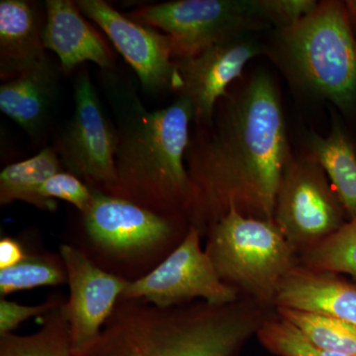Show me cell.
<instances>
[{
    "mask_svg": "<svg viewBox=\"0 0 356 356\" xmlns=\"http://www.w3.org/2000/svg\"><path fill=\"white\" fill-rule=\"evenodd\" d=\"M196 128L185 154L191 226L205 238L231 206L243 216L273 221L281 177L292 156L273 79L257 72L229 88L212 121Z\"/></svg>",
    "mask_w": 356,
    "mask_h": 356,
    "instance_id": "cell-1",
    "label": "cell"
},
{
    "mask_svg": "<svg viewBox=\"0 0 356 356\" xmlns=\"http://www.w3.org/2000/svg\"><path fill=\"white\" fill-rule=\"evenodd\" d=\"M275 311L245 298L170 308L120 299L99 336L77 356H242Z\"/></svg>",
    "mask_w": 356,
    "mask_h": 356,
    "instance_id": "cell-2",
    "label": "cell"
},
{
    "mask_svg": "<svg viewBox=\"0 0 356 356\" xmlns=\"http://www.w3.org/2000/svg\"><path fill=\"white\" fill-rule=\"evenodd\" d=\"M123 93L116 96L115 196L159 214L188 219L191 182L185 154L193 122L191 102L178 96L165 108L147 111L134 90Z\"/></svg>",
    "mask_w": 356,
    "mask_h": 356,
    "instance_id": "cell-3",
    "label": "cell"
},
{
    "mask_svg": "<svg viewBox=\"0 0 356 356\" xmlns=\"http://www.w3.org/2000/svg\"><path fill=\"white\" fill-rule=\"evenodd\" d=\"M95 199L79 219L69 245L103 270L126 281L156 268L188 234L191 224L180 215L159 214L125 199L95 191Z\"/></svg>",
    "mask_w": 356,
    "mask_h": 356,
    "instance_id": "cell-4",
    "label": "cell"
},
{
    "mask_svg": "<svg viewBox=\"0 0 356 356\" xmlns=\"http://www.w3.org/2000/svg\"><path fill=\"white\" fill-rule=\"evenodd\" d=\"M205 238L204 248L222 282L242 298L275 309L281 284L299 266L275 222L243 216L231 206Z\"/></svg>",
    "mask_w": 356,
    "mask_h": 356,
    "instance_id": "cell-5",
    "label": "cell"
},
{
    "mask_svg": "<svg viewBox=\"0 0 356 356\" xmlns=\"http://www.w3.org/2000/svg\"><path fill=\"white\" fill-rule=\"evenodd\" d=\"M293 74L343 111L356 102V39L346 3L327 0L291 27L280 30Z\"/></svg>",
    "mask_w": 356,
    "mask_h": 356,
    "instance_id": "cell-6",
    "label": "cell"
},
{
    "mask_svg": "<svg viewBox=\"0 0 356 356\" xmlns=\"http://www.w3.org/2000/svg\"><path fill=\"white\" fill-rule=\"evenodd\" d=\"M126 15L165 32L172 42L173 58L193 57L266 23L254 0H177L142 6Z\"/></svg>",
    "mask_w": 356,
    "mask_h": 356,
    "instance_id": "cell-7",
    "label": "cell"
},
{
    "mask_svg": "<svg viewBox=\"0 0 356 356\" xmlns=\"http://www.w3.org/2000/svg\"><path fill=\"white\" fill-rule=\"evenodd\" d=\"M346 209L320 163L290 156L281 177L273 221L302 255L346 224Z\"/></svg>",
    "mask_w": 356,
    "mask_h": 356,
    "instance_id": "cell-8",
    "label": "cell"
},
{
    "mask_svg": "<svg viewBox=\"0 0 356 356\" xmlns=\"http://www.w3.org/2000/svg\"><path fill=\"white\" fill-rule=\"evenodd\" d=\"M74 111L54 147L65 172L81 178L91 189L115 196L117 187V129L104 113L88 70L74 83Z\"/></svg>",
    "mask_w": 356,
    "mask_h": 356,
    "instance_id": "cell-9",
    "label": "cell"
},
{
    "mask_svg": "<svg viewBox=\"0 0 356 356\" xmlns=\"http://www.w3.org/2000/svg\"><path fill=\"white\" fill-rule=\"evenodd\" d=\"M202 238L191 226L184 242L156 268L140 280L129 281L121 299L170 308L194 301L228 304L242 298L218 275L201 245Z\"/></svg>",
    "mask_w": 356,
    "mask_h": 356,
    "instance_id": "cell-10",
    "label": "cell"
},
{
    "mask_svg": "<svg viewBox=\"0 0 356 356\" xmlns=\"http://www.w3.org/2000/svg\"><path fill=\"white\" fill-rule=\"evenodd\" d=\"M81 13L102 30L135 70L147 92L175 90V65L170 37L140 24L103 0H76Z\"/></svg>",
    "mask_w": 356,
    "mask_h": 356,
    "instance_id": "cell-11",
    "label": "cell"
},
{
    "mask_svg": "<svg viewBox=\"0 0 356 356\" xmlns=\"http://www.w3.org/2000/svg\"><path fill=\"white\" fill-rule=\"evenodd\" d=\"M262 53L261 44L241 36L214 44L193 57L173 58L175 91L191 102L196 127L212 121L218 102L242 77L248 63Z\"/></svg>",
    "mask_w": 356,
    "mask_h": 356,
    "instance_id": "cell-12",
    "label": "cell"
},
{
    "mask_svg": "<svg viewBox=\"0 0 356 356\" xmlns=\"http://www.w3.org/2000/svg\"><path fill=\"white\" fill-rule=\"evenodd\" d=\"M58 252L65 262L70 288L62 310L70 325L72 353L77 356L99 336L129 281L103 270L69 243H63Z\"/></svg>",
    "mask_w": 356,
    "mask_h": 356,
    "instance_id": "cell-13",
    "label": "cell"
},
{
    "mask_svg": "<svg viewBox=\"0 0 356 356\" xmlns=\"http://www.w3.org/2000/svg\"><path fill=\"white\" fill-rule=\"evenodd\" d=\"M43 43L56 54L65 76L79 65L93 63L105 70H113L115 57L106 41L86 19L76 1L46 0Z\"/></svg>",
    "mask_w": 356,
    "mask_h": 356,
    "instance_id": "cell-14",
    "label": "cell"
},
{
    "mask_svg": "<svg viewBox=\"0 0 356 356\" xmlns=\"http://www.w3.org/2000/svg\"><path fill=\"white\" fill-rule=\"evenodd\" d=\"M62 74L60 65L48 55L32 69L0 86V110L32 140H41L48 130Z\"/></svg>",
    "mask_w": 356,
    "mask_h": 356,
    "instance_id": "cell-15",
    "label": "cell"
},
{
    "mask_svg": "<svg viewBox=\"0 0 356 356\" xmlns=\"http://www.w3.org/2000/svg\"><path fill=\"white\" fill-rule=\"evenodd\" d=\"M276 308L317 314L356 325V283L341 274L298 266L281 284Z\"/></svg>",
    "mask_w": 356,
    "mask_h": 356,
    "instance_id": "cell-16",
    "label": "cell"
},
{
    "mask_svg": "<svg viewBox=\"0 0 356 356\" xmlns=\"http://www.w3.org/2000/svg\"><path fill=\"white\" fill-rule=\"evenodd\" d=\"M44 23L46 9H42L38 2L0 1L1 81L15 79L48 56L43 43Z\"/></svg>",
    "mask_w": 356,
    "mask_h": 356,
    "instance_id": "cell-17",
    "label": "cell"
},
{
    "mask_svg": "<svg viewBox=\"0 0 356 356\" xmlns=\"http://www.w3.org/2000/svg\"><path fill=\"white\" fill-rule=\"evenodd\" d=\"M55 147H46L32 158L6 165L0 173V205L21 201L44 212L58 209L56 200L44 198L42 186L56 173L63 172Z\"/></svg>",
    "mask_w": 356,
    "mask_h": 356,
    "instance_id": "cell-18",
    "label": "cell"
},
{
    "mask_svg": "<svg viewBox=\"0 0 356 356\" xmlns=\"http://www.w3.org/2000/svg\"><path fill=\"white\" fill-rule=\"evenodd\" d=\"M311 154L327 173L350 219L356 220V153L353 143L337 123L322 137L310 136Z\"/></svg>",
    "mask_w": 356,
    "mask_h": 356,
    "instance_id": "cell-19",
    "label": "cell"
},
{
    "mask_svg": "<svg viewBox=\"0 0 356 356\" xmlns=\"http://www.w3.org/2000/svg\"><path fill=\"white\" fill-rule=\"evenodd\" d=\"M62 306L42 317L43 324L34 334L0 336V356H74L70 325Z\"/></svg>",
    "mask_w": 356,
    "mask_h": 356,
    "instance_id": "cell-20",
    "label": "cell"
},
{
    "mask_svg": "<svg viewBox=\"0 0 356 356\" xmlns=\"http://www.w3.org/2000/svg\"><path fill=\"white\" fill-rule=\"evenodd\" d=\"M67 282V269L60 252H28L19 264L0 270V295L4 298L13 293Z\"/></svg>",
    "mask_w": 356,
    "mask_h": 356,
    "instance_id": "cell-21",
    "label": "cell"
},
{
    "mask_svg": "<svg viewBox=\"0 0 356 356\" xmlns=\"http://www.w3.org/2000/svg\"><path fill=\"white\" fill-rule=\"evenodd\" d=\"M276 312L318 348L356 356V325L292 309L276 308Z\"/></svg>",
    "mask_w": 356,
    "mask_h": 356,
    "instance_id": "cell-22",
    "label": "cell"
},
{
    "mask_svg": "<svg viewBox=\"0 0 356 356\" xmlns=\"http://www.w3.org/2000/svg\"><path fill=\"white\" fill-rule=\"evenodd\" d=\"M299 266L310 270L348 274L356 280V220L300 255Z\"/></svg>",
    "mask_w": 356,
    "mask_h": 356,
    "instance_id": "cell-23",
    "label": "cell"
},
{
    "mask_svg": "<svg viewBox=\"0 0 356 356\" xmlns=\"http://www.w3.org/2000/svg\"><path fill=\"white\" fill-rule=\"evenodd\" d=\"M257 339L264 350L275 356H350L318 348L276 311L262 325Z\"/></svg>",
    "mask_w": 356,
    "mask_h": 356,
    "instance_id": "cell-24",
    "label": "cell"
},
{
    "mask_svg": "<svg viewBox=\"0 0 356 356\" xmlns=\"http://www.w3.org/2000/svg\"><path fill=\"white\" fill-rule=\"evenodd\" d=\"M41 194L49 200L60 199L72 204L79 213L88 211L95 199L93 189L81 178L65 170L49 178L42 186Z\"/></svg>",
    "mask_w": 356,
    "mask_h": 356,
    "instance_id": "cell-25",
    "label": "cell"
},
{
    "mask_svg": "<svg viewBox=\"0 0 356 356\" xmlns=\"http://www.w3.org/2000/svg\"><path fill=\"white\" fill-rule=\"evenodd\" d=\"M259 15L280 29L291 27L318 6L316 0H254Z\"/></svg>",
    "mask_w": 356,
    "mask_h": 356,
    "instance_id": "cell-26",
    "label": "cell"
},
{
    "mask_svg": "<svg viewBox=\"0 0 356 356\" xmlns=\"http://www.w3.org/2000/svg\"><path fill=\"white\" fill-rule=\"evenodd\" d=\"M63 297H51L38 305H23L17 302L0 299V336L13 334L21 324L35 317H44L64 304Z\"/></svg>",
    "mask_w": 356,
    "mask_h": 356,
    "instance_id": "cell-27",
    "label": "cell"
},
{
    "mask_svg": "<svg viewBox=\"0 0 356 356\" xmlns=\"http://www.w3.org/2000/svg\"><path fill=\"white\" fill-rule=\"evenodd\" d=\"M27 252L20 241L11 236H3L0 240V270L19 264Z\"/></svg>",
    "mask_w": 356,
    "mask_h": 356,
    "instance_id": "cell-28",
    "label": "cell"
},
{
    "mask_svg": "<svg viewBox=\"0 0 356 356\" xmlns=\"http://www.w3.org/2000/svg\"><path fill=\"white\" fill-rule=\"evenodd\" d=\"M344 3H346L348 16H350L351 25H353V28H356V0H348Z\"/></svg>",
    "mask_w": 356,
    "mask_h": 356,
    "instance_id": "cell-29",
    "label": "cell"
}]
</instances>
